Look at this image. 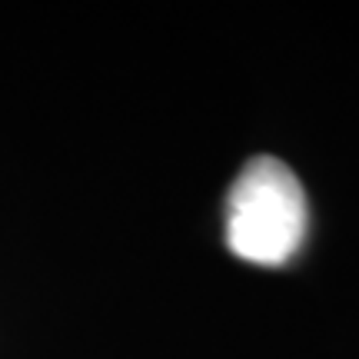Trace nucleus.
Instances as JSON below:
<instances>
[{
    "mask_svg": "<svg viewBox=\"0 0 359 359\" xmlns=\"http://www.w3.org/2000/svg\"><path fill=\"white\" fill-rule=\"evenodd\" d=\"M309 226L306 193L276 156H253L226 193V246L257 266H283L299 253Z\"/></svg>",
    "mask_w": 359,
    "mask_h": 359,
    "instance_id": "1",
    "label": "nucleus"
}]
</instances>
